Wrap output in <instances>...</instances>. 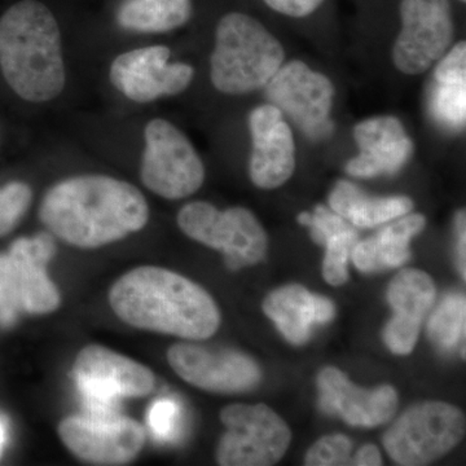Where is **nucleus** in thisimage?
<instances>
[{"label":"nucleus","mask_w":466,"mask_h":466,"mask_svg":"<svg viewBox=\"0 0 466 466\" xmlns=\"http://www.w3.org/2000/svg\"><path fill=\"white\" fill-rule=\"evenodd\" d=\"M38 216L55 238L81 249H96L143 229L149 207L133 184L106 175H81L52 187Z\"/></svg>","instance_id":"f257e3e1"},{"label":"nucleus","mask_w":466,"mask_h":466,"mask_svg":"<svg viewBox=\"0 0 466 466\" xmlns=\"http://www.w3.org/2000/svg\"><path fill=\"white\" fill-rule=\"evenodd\" d=\"M108 299L125 324L187 341L210 339L222 321L216 300L201 285L164 267L130 269L110 288Z\"/></svg>","instance_id":"f03ea898"},{"label":"nucleus","mask_w":466,"mask_h":466,"mask_svg":"<svg viewBox=\"0 0 466 466\" xmlns=\"http://www.w3.org/2000/svg\"><path fill=\"white\" fill-rule=\"evenodd\" d=\"M0 69L9 87L30 103H46L64 90L60 29L41 2L21 0L0 18Z\"/></svg>","instance_id":"7ed1b4c3"},{"label":"nucleus","mask_w":466,"mask_h":466,"mask_svg":"<svg viewBox=\"0 0 466 466\" xmlns=\"http://www.w3.org/2000/svg\"><path fill=\"white\" fill-rule=\"evenodd\" d=\"M285 52L257 18L231 12L220 18L210 58V78L223 94L241 95L266 87L284 64Z\"/></svg>","instance_id":"20e7f679"},{"label":"nucleus","mask_w":466,"mask_h":466,"mask_svg":"<svg viewBox=\"0 0 466 466\" xmlns=\"http://www.w3.org/2000/svg\"><path fill=\"white\" fill-rule=\"evenodd\" d=\"M56 253L51 233L14 241L0 254V321L14 323L20 312L48 315L61 305V294L47 274Z\"/></svg>","instance_id":"39448f33"},{"label":"nucleus","mask_w":466,"mask_h":466,"mask_svg":"<svg viewBox=\"0 0 466 466\" xmlns=\"http://www.w3.org/2000/svg\"><path fill=\"white\" fill-rule=\"evenodd\" d=\"M177 226L192 240L222 251L226 266L232 271L265 258V229L248 208L220 211L208 202H189L177 213Z\"/></svg>","instance_id":"423d86ee"},{"label":"nucleus","mask_w":466,"mask_h":466,"mask_svg":"<svg viewBox=\"0 0 466 466\" xmlns=\"http://www.w3.org/2000/svg\"><path fill=\"white\" fill-rule=\"evenodd\" d=\"M465 434L464 413L444 401H425L407 410L383 435L386 452L397 464L428 465L455 449Z\"/></svg>","instance_id":"0eeeda50"},{"label":"nucleus","mask_w":466,"mask_h":466,"mask_svg":"<svg viewBox=\"0 0 466 466\" xmlns=\"http://www.w3.org/2000/svg\"><path fill=\"white\" fill-rule=\"evenodd\" d=\"M73 372L91 413L118 412V401L148 397L156 386L149 367L101 345L85 346Z\"/></svg>","instance_id":"6e6552de"},{"label":"nucleus","mask_w":466,"mask_h":466,"mask_svg":"<svg viewBox=\"0 0 466 466\" xmlns=\"http://www.w3.org/2000/svg\"><path fill=\"white\" fill-rule=\"evenodd\" d=\"M220 420L227 431L218 444L219 465H275L289 449V426L265 404H231L223 408Z\"/></svg>","instance_id":"1a4fd4ad"},{"label":"nucleus","mask_w":466,"mask_h":466,"mask_svg":"<svg viewBox=\"0 0 466 466\" xmlns=\"http://www.w3.org/2000/svg\"><path fill=\"white\" fill-rule=\"evenodd\" d=\"M144 137L146 149L140 177L146 188L167 200L188 198L201 188L204 164L179 128L156 118L147 125Z\"/></svg>","instance_id":"9d476101"},{"label":"nucleus","mask_w":466,"mask_h":466,"mask_svg":"<svg viewBox=\"0 0 466 466\" xmlns=\"http://www.w3.org/2000/svg\"><path fill=\"white\" fill-rule=\"evenodd\" d=\"M57 434L76 459L95 465H125L146 446L144 426L116 413L75 415L61 420Z\"/></svg>","instance_id":"9b49d317"},{"label":"nucleus","mask_w":466,"mask_h":466,"mask_svg":"<svg viewBox=\"0 0 466 466\" xmlns=\"http://www.w3.org/2000/svg\"><path fill=\"white\" fill-rule=\"evenodd\" d=\"M334 86L302 61L283 64L266 85L267 99L311 139L329 137Z\"/></svg>","instance_id":"f8f14e48"},{"label":"nucleus","mask_w":466,"mask_h":466,"mask_svg":"<svg viewBox=\"0 0 466 466\" xmlns=\"http://www.w3.org/2000/svg\"><path fill=\"white\" fill-rule=\"evenodd\" d=\"M401 29L392 50L404 75H422L449 51L453 36L449 0H400Z\"/></svg>","instance_id":"ddd939ff"},{"label":"nucleus","mask_w":466,"mask_h":466,"mask_svg":"<svg viewBox=\"0 0 466 466\" xmlns=\"http://www.w3.org/2000/svg\"><path fill=\"white\" fill-rule=\"evenodd\" d=\"M167 361L189 385L218 394L249 391L262 380L256 360L236 350L179 342L168 349Z\"/></svg>","instance_id":"4468645a"},{"label":"nucleus","mask_w":466,"mask_h":466,"mask_svg":"<svg viewBox=\"0 0 466 466\" xmlns=\"http://www.w3.org/2000/svg\"><path fill=\"white\" fill-rule=\"evenodd\" d=\"M170 50L164 46L139 48L115 58L109 78L116 90L137 103H150L180 94L191 85L193 67L168 63Z\"/></svg>","instance_id":"2eb2a0df"},{"label":"nucleus","mask_w":466,"mask_h":466,"mask_svg":"<svg viewBox=\"0 0 466 466\" xmlns=\"http://www.w3.org/2000/svg\"><path fill=\"white\" fill-rule=\"evenodd\" d=\"M249 128L251 182L263 189L283 186L296 168V144L283 113L272 104L260 106L250 113Z\"/></svg>","instance_id":"dca6fc26"},{"label":"nucleus","mask_w":466,"mask_h":466,"mask_svg":"<svg viewBox=\"0 0 466 466\" xmlns=\"http://www.w3.org/2000/svg\"><path fill=\"white\" fill-rule=\"evenodd\" d=\"M320 407L351 426L375 428L397 412L398 394L391 386L364 390L350 381L337 368L327 367L318 376Z\"/></svg>","instance_id":"f3484780"},{"label":"nucleus","mask_w":466,"mask_h":466,"mask_svg":"<svg viewBox=\"0 0 466 466\" xmlns=\"http://www.w3.org/2000/svg\"><path fill=\"white\" fill-rule=\"evenodd\" d=\"M437 288L433 279L420 269L407 268L392 279L388 300L394 318L383 330V341L395 355H408L415 349L420 325L433 306Z\"/></svg>","instance_id":"a211bd4d"},{"label":"nucleus","mask_w":466,"mask_h":466,"mask_svg":"<svg viewBox=\"0 0 466 466\" xmlns=\"http://www.w3.org/2000/svg\"><path fill=\"white\" fill-rule=\"evenodd\" d=\"M354 137L360 153L346 165V171L351 177L397 174L412 156V140L395 116H375L361 121L355 126Z\"/></svg>","instance_id":"6ab92c4d"},{"label":"nucleus","mask_w":466,"mask_h":466,"mask_svg":"<svg viewBox=\"0 0 466 466\" xmlns=\"http://www.w3.org/2000/svg\"><path fill=\"white\" fill-rule=\"evenodd\" d=\"M263 311L293 345L308 342L315 325L329 323L336 315L332 300L297 284L272 291L263 302Z\"/></svg>","instance_id":"aec40b11"},{"label":"nucleus","mask_w":466,"mask_h":466,"mask_svg":"<svg viewBox=\"0 0 466 466\" xmlns=\"http://www.w3.org/2000/svg\"><path fill=\"white\" fill-rule=\"evenodd\" d=\"M425 226L424 216L408 213L372 238L358 241L351 250L352 262L364 274L404 265L410 258V240Z\"/></svg>","instance_id":"412c9836"},{"label":"nucleus","mask_w":466,"mask_h":466,"mask_svg":"<svg viewBox=\"0 0 466 466\" xmlns=\"http://www.w3.org/2000/svg\"><path fill=\"white\" fill-rule=\"evenodd\" d=\"M329 207L350 225L370 228L407 216L413 202L406 196L375 198L348 180H339L329 195Z\"/></svg>","instance_id":"4be33fe9"},{"label":"nucleus","mask_w":466,"mask_h":466,"mask_svg":"<svg viewBox=\"0 0 466 466\" xmlns=\"http://www.w3.org/2000/svg\"><path fill=\"white\" fill-rule=\"evenodd\" d=\"M192 0H126L116 12L119 25L139 33H167L188 23Z\"/></svg>","instance_id":"5701e85b"},{"label":"nucleus","mask_w":466,"mask_h":466,"mask_svg":"<svg viewBox=\"0 0 466 466\" xmlns=\"http://www.w3.org/2000/svg\"><path fill=\"white\" fill-rule=\"evenodd\" d=\"M465 320V297L449 294L429 319V339L443 351H451L464 342Z\"/></svg>","instance_id":"b1692460"},{"label":"nucleus","mask_w":466,"mask_h":466,"mask_svg":"<svg viewBox=\"0 0 466 466\" xmlns=\"http://www.w3.org/2000/svg\"><path fill=\"white\" fill-rule=\"evenodd\" d=\"M431 112L444 127L460 130L465 125L466 82H435L431 90Z\"/></svg>","instance_id":"393cba45"},{"label":"nucleus","mask_w":466,"mask_h":466,"mask_svg":"<svg viewBox=\"0 0 466 466\" xmlns=\"http://www.w3.org/2000/svg\"><path fill=\"white\" fill-rule=\"evenodd\" d=\"M357 242L358 232L354 226L325 241L323 276L328 284L339 287L349 280L348 262Z\"/></svg>","instance_id":"a878e982"},{"label":"nucleus","mask_w":466,"mask_h":466,"mask_svg":"<svg viewBox=\"0 0 466 466\" xmlns=\"http://www.w3.org/2000/svg\"><path fill=\"white\" fill-rule=\"evenodd\" d=\"M32 188L23 182H12L0 188V238L16 228L32 204Z\"/></svg>","instance_id":"bb28decb"},{"label":"nucleus","mask_w":466,"mask_h":466,"mask_svg":"<svg viewBox=\"0 0 466 466\" xmlns=\"http://www.w3.org/2000/svg\"><path fill=\"white\" fill-rule=\"evenodd\" d=\"M352 443L342 434L327 435L312 444L305 458L308 466L351 465Z\"/></svg>","instance_id":"cd10ccee"},{"label":"nucleus","mask_w":466,"mask_h":466,"mask_svg":"<svg viewBox=\"0 0 466 466\" xmlns=\"http://www.w3.org/2000/svg\"><path fill=\"white\" fill-rule=\"evenodd\" d=\"M180 410L177 401L161 400L150 407L148 424L150 431L161 440H171L179 428Z\"/></svg>","instance_id":"c85d7f7f"},{"label":"nucleus","mask_w":466,"mask_h":466,"mask_svg":"<svg viewBox=\"0 0 466 466\" xmlns=\"http://www.w3.org/2000/svg\"><path fill=\"white\" fill-rule=\"evenodd\" d=\"M440 64L435 67L434 81L456 84L466 82V45L460 42L453 46L449 54L440 58Z\"/></svg>","instance_id":"c756f323"},{"label":"nucleus","mask_w":466,"mask_h":466,"mask_svg":"<svg viewBox=\"0 0 466 466\" xmlns=\"http://www.w3.org/2000/svg\"><path fill=\"white\" fill-rule=\"evenodd\" d=\"M272 11L294 18L308 17L323 5L325 0H263Z\"/></svg>","instance_id":"7c9ffc66"},{"label":"nucleus","mask_w":466,"mask_h":466,"mask_svg":"<svg viewBox=\"0 0 466 466\" xmlns=\"http://www.w3.org/2000/svg\"><path fill=\"white\" fill-rule=\"evenodd\" d=\"M466 220L465 211H459L456 216V238H458V262L460 274L465 279L466 274Z\"/></svg>","instance_id":"2f4dec72"},{"label":"nucleus","mask_w":466,"mask_h":466,"mask_svg":"<svg viewBox=\"0 0 466 466\" xmlns=\"http://www.w3.org/2000/svg\"><path fill=\"white\" fill-rule=\"evenodd\" d=\"M351 465L377 466L382 465L381 453L373 444H366L358 451L357 455L351 459Z\"/></svg>","instance_id":"473e14b6"},{"label":"nucleus","mask_w":466,"mask_h":466,"mask_svg":"<svg viewBox=\"0 0 466 466\" xmlns=\"http://www.w3.org/2000/svg\"><path fill=\"white\" fill-rule=\"evenodd\" d=\"M459 2L465 3V2H466V0H459Z\"/></svg>","instance_id":"72a5a7b5"}]
</instances>
